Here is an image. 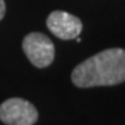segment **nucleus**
<instances>
[{
    "mask_svg": "<svg viewBox=\"0 0 125 125\" xmlns=\"http://www.w3.org/2000/svg\"><path fill=\"white\" fill-rule=\"evenodd\" d=\"M4 14H6V3L4 0H0V20L4 17Z\"/></svg>",
    "mask_w": 125,
    "mask_h": 125,
    "instance_id": "nucleus-5",
    "label": "nucleus"
},
{
    "mask_svg": "<svg viewBox=\"0 0 125 125\" xmlns=\"http://www.w3.org/2000/svg\"><path fill=\"white\" fill-rule=\"evenodd\" d=\"M78 88L113 86L125 81V50L107 49L78 64L71 74Z\"/></svg>",
    "mask_w": 125,
    "mask_h": 125,
    "instance_id": "nucleus-1",
    "label": "nucleus"
},
{
    "mask_svg": "<svg viewBox=\"0 0 125 125\" xmlns=\"http://www.w3.org/2000/svg\"><path fill=\"white\" fill-rule=\"evenodd\" d=\"M22 50L29 61L38 68L47 67L54 60L53 42L40 32H32L24 38Z\"/></svg>",
    "mask_w": 125,
    "mask_h": 125,
    "instance_id": "nucleus-2",
    "label": "nucleus"
},
{
    "mask_svg": "<svg viewBox=\"0 0 125 125\" xmlns=\"http://www.w3.org/2000/svg\"><path fill=\"white\" fill-rule=\"evenodd\" d=\"M0 120L7 125H33L38 121V110L32 103L13 97L0 106Z\"/></svg>",
    "mask_w": 125,
    "mask_h": 125,
    "instance_id": "nucleus-3",
    "label": "nucleus"
},
{
    "mask_svg": "<svg viewBox=\"0 0 125 125\" xmlns=\"http://www.w3.org/2000/svg\"><path fill=\"white\" fill-rule=\"evenodd\" d=\"M47 28L54 36L62 40L78 38L82 31V22L75 15L65 11H53L47 17Z\"/></svg>",
    "mask_w": 125,
    "mask_h": 125,
    "instance_id": "nucleus-4",
    "label": "nucleus"
}]
</instances>
